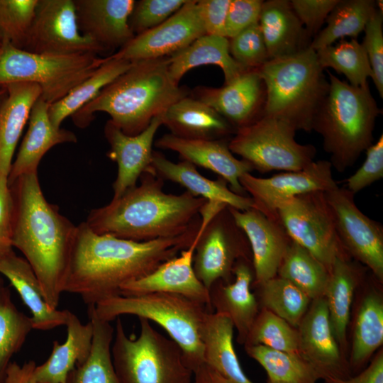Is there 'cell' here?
I'll return each instance as SVG.
<instances>
[{
  "label": "cell",
  "instance_id": "obj_35",
  "mask_svg": "<svg viewBox=\"0 0 383 383\" xmlns=\"http://www.w3.org/2000/svg\"><path fill=\"white\" fill-rule=\"evenodd\" d=\"M88 314L93 328L91 350L87 360L70 372L67 383H120L111 352L114 329L96 316L94 306H88Z\"/></svg>",
  "mask_w": 383,
  "mask_h": 383
},
{
  "label": "cell",
  "instance_id": "obj_58",
  "mask_svg": "<svg viewBox=\"0 0 383 383\" xmlns=\"http://www.w3.org/2000/svg\"><path fill=\"white\" fill-rule=\"evenodd\" d=\"M1 44H2V41L0 40V48H1Z\"/></svg>",
  "mask_w": 383,
  "mask_h": 383
},
{
  "label": "cell",
  "instance_id": "obj_13",
  "mask_svg": "<svg viewBox=\"0 0 383 383\" xmlns=\"http://www.w3.org/2000/svg\"><path fill=\"white\" fill-rule=\"evenodd\" d=\"M246 239L235 225L228 206L202 231H199L193 267L197 278L208 289L218 280L232 282L236 262L250 259L251 250Z\"/></svg>",
  "mask_w": 383,
  "mask_h": 383
},
{
  "label": "cell",
  "instance_id": "obj_40",
  "mask_svg": "<svg viewBox=\"0 0 383 383\" xmlns=\"http://www.w3.org/2000/svg\"><path fill=\"white\" fill-rule=\"evenodd\" d=\"M247 354L266 371L274 383H316L321 379L315 368L299 354L274 350L263 345H245Z\"/></svg>",
  "mask_w": 383,
  "mask_h": 383
},
{
  "label": "cell",
  "instance_id": "obj_12",
  "mask_svg": "<svg viewBox=\"0 0 383 383\" xmlns=\"http://www.w3.org/2000/svg\"><path fill=\"white\" fill-rule=\"evenodd\" d=\"M22 49L48 55H98L104 51L80 33L74 0H38Z\"/></svg>",
  "mask_w": 383,
  "mask_h": 383
},
{
  "label": "cell",
  "instance_id": "obj_18",
  "mask_svg": "<svg viewBox=\"0 0 383 383\" xmlns=\"http://www.w3.org/2000/svg\"><path fill=\"white\" fill-rule=\"evenodd\" d=\"M192 97L211 107L237 130L262 116L265 88L257 69L250 70L221 87H196Z\"/></svg>",
  "mask_w": 383,
  "mask_h": 383
},
{
  "label": "cell",
  "instance_id": "obj_15",
  "mask_svg": "<svg viewBox=\"0 0 383 383\" xmlns=\"http://www.w3.org/2000/svg\"><path fill=\"white\" fill-rule=\"evenodd\" d=\"M239 182L250 196L253 208L277 220V209L286 200L313 192H326L335 186L330 161H313L304 169L260 178L243 174Z\"/></svg>",
  "mask_w": 383,
  "mask_h": 383
},
{
  "label": "cell",
  "instance_id": "obj_49",
  "mask_svg": "<svg viewBox=\"0 0 383 383\" xmlns=\"http://www.w3.org/2000/svg\"><path fill=\"white\" fill-rule=\"evenodd\" d=\"M383 177V135L366 150L362 166L347 179V189L353 194Z\"/></svg>",
  "mask_w": 383,
  "mask_h": 383
},
{
  "label": "cell",
  "instance_id": "obj_54",
  "mask_svg": "<svg viewBox=\"0 0 383 383\" xmlns=\"http://www.w3.org/2000/svg\"><path fill=\"white\" fill-rule=\"evenodd\" d=\"M325 383H383V352L374 356L369 366L355 377L345 379L326 378Z\"/></svg>",
  "mask_w": 383,
  "mask_h": 383
},
{
  "label": "cell",
  "instance_id": "obj_41",
  "mask_svg": "<svg viewBox=\"0 0 383 383\" xmlns=\"http://www.w3.org/2000/svg\"><path fill=\"white\" fill-rule=\"evenodd\" d=\"M33 329L30 317L12 301L10 289L0 278V383H3L13 356L23 347Z\"/></svg>",
  "mask_w": 383,
  "mask_h": 383
},
{
  "label": "cell",
  "instance_id": "obj_51",
  "mask_svg": "<svg viewBox=\"0 0 383 383\" xmlns=\"http://www.w3.org/2000/svg\"><path fill=\"white\" fill-rule=\"evenodd\" d=\"M263 1L231 0L226 21L225 37L230 39L259 21Z\"/></svg>",
  "mask_w": 383,
  "mask_h": 383
},
{
  "label": "cell",
  "instance_id": "obj_25",
  "mask_svg": "<svg viewBox=\"0 0 383 383\" xmlns=\"http://www.w3.org/2000/svg\"><path fill=\"white\" fill-rule=\"evenodd\" d=\"M48 106L49 104L40 97L34 104L27 131L11 167L8 186L23 174L38 173L40 160L52 147L77 142V136L73 132L52 125L48 116Z\"/></svg>",
  "mask_w": 383,
  "mask_h": 383
},
{
  "label": "cell",
  "instance_id": "obj_50",
  "mask_svg": "<svg viewBox=\"0 0 383 383\" xmlns=\"http://www.w3.org/2000/svg\"><path fill=\"white\" fill-rule=\"evenodd\" d=\"M339 0H292V7L312 38L319 32L323 23Z\"/></svg>",
  "mask_w": 383,
  "mask_h": 383
},
{
  "label": "cell",
  "instance_id": "obj_26",
  "mask_svg": "<svg viewBox=\"0 0 383 383\" xmlns=\"http://www.w3.org/2000/svg\"><path fill=\"white\" fill-rule=\"evenodd\" d=\"M147 171L165 180L177 183L195 196L217 201L239 211L253 208L250 197L238 195L231 190L222 178L212 180L205 177L187 161L174 163L160 152L153 151L152 161Z\"/></svg>",
  "mask_w": 383,
  "mask_h": 383
},
{
  "label": "cell",
  "instance_id": "obj_59",
  "mask_svg": "<svg viewBox=\"0 0 383 383\" xmlns=\"http://www.w3.org/2000/svg\"><path fill=\"white\" fill-rule=\"evenodd\" d=\"M267 383H274V382H272L267 380Z\"/></svg>",
  "mask_w": 383,
  "mask_h": 383
},
{
  "label": "cell",
  "instance_id": "obj_43",
  "mask_svg": "<svg viewBox=\"0 0 383 383\" xmlns=\"http://www.w3.org/2000/svg\"><path fill=\"white\" fill-rule=\"evenodd\" d=\"M316 53L323 69L331 67L343 74L350 85L370 89L367 78L372 79V70L363 45L356 39H342L335 45L321 48Z\"/></svg>",
  "mask_w": 383,
  "mask_h": 383
},
{
  "label": "cell",
  "instance_id": "obj_44",
  "mask_svg": "<svg viewBox=\"0 0 383 383\" xmlns=\"http://www.w3.org/2000/svg\"><path fill=\"white\" fill-rule=\"evenodd\" d=\"M260 345L274 350L299 354V332L272 311L260 308L244 345Z\"/></svg>",
  "mask_w": 383,
  "mask_h": 383
},
{
  "label": "cell",
  "instance_id": "obj_33",
  "mask_svg": "<svg viewBox=\"0 0 383 383\" xmlns=\"http://www.w3.org/2000/svg\"><path fill=\"white\" fill-rule=\"evenodd\" d=\"M233 331L227 315L207 312L201 331L204 363L232 383H254L240 366L233 346Z\"/></svg>",
  "mask_w": 383,
  "mask_h": 383
},
{
  "label": "cell",
  "instance_id": "obj_32",
  "mask_svg": "<svg viewBox=\"0 0 383 383\" xmlns=\"http://www.w3.org/2000/svg\"><path fill=\"white\" fill-rule=\"evenodd\" d=\"M209 65L221 67L224 75V84L250 70L232 57L229 51V39L223 36L204 35L168 57L169 74L177 84L191 69Z\"/></svg>",
  "mask_w": 383,
  "mask_h": 383
},
{
  "label": "cell",
  "instance_id": "obj_57",
  "mask_svg": "<svg viewBox=\"0 0 383 383\" xmlns=\"http://www.w3.org/2000/svg\"><path fill=\"white\" fill-rule=\"evenodd\" d=\"M7 96V89L5 86H0V105Z\"/></svg>",
  "mask_w": 383,
  "mask_h": 383
},
{
  "label": "cell",
  "instance_id": "obj_6",
  "mask_svg": "<svg viewBox=\"0 0 383 383\" xmlns=\"http://www.w3.org/2000/svg\"><path fill=\"white\" fill-rule=\"evenodd\" d=\"M328 74L329 89L312 130L321 135L332 167L343 172L372 144L375 121L381 111L370 89L355 87Z\"/></svg>",
  "mask_w": 383,
  "mask_h": 383
},
{
  "label": "cell",
  "instance_id": "obj_46",
  "mask_svg": "<svg viewBox=\"0 0 383 383\" xmlns=\"http://www.w3.org/2000/svg\"><path fill=\"white\" fill-rule=\"evenodd\" d=\"M232 57L246 70H255L269 60L259 23L229 39Z\"/></svg>",
  "mask_w": 383,
  "mask_h": 383
},
{
  "label": "cell",
  "instance_id": "obj_55",
  "mask_svg": "<svg viewBox=\"0 0 383 383\" xmlns=\"http://www.w3.org/2000/svg\"><path fill=\"white\" fill-rule=\"evenodd\" d=\"M35 366L36 363L33 360L25 362L22 365L11 362L3 383H38L34 375Z\"/></svg>",
  "mask_w": 383,
  "mask_h": 383
},
{
  "label": "cell",
  "instance_id": "obj_27",
  "mask_svg": "<svg viewBox=\"0 0 383 383\" xmlns=\"http://www.w3.org/2000/svg\"><path fill=\"white\" fill-rule=\"evenodd\" d=\"M259 25L269 60L309 48L311 38L294 11L290 1H263Z\"/></svg>",
  "mask_w": 383,
  "mask_h": 383
},
{
  "label": "cell",
  "instance_id": "obj_42",
  "mask_svg": "<svg viewBox=\"0 0 383 383\" xmlns=\"http://www.w3.org/2000/svg\"><path fill=\"white\" fill-rule=\"evenodd\" d=\"M255 287L260 308L272 311L297 328L312 301L308 295L277 275Z\"/></svg>",
  "mask_w": 383,
  "mask_h": 383
},
{
  "label": "cell",
  "instance_id": "obj_37",
  "mask_svg": "<svg viewBox=\"0 0 383 383\" xmlns=\"http://www.w3.org/2000/svg\"><path fill=\"white\" fill-rule=\"evenodd\" d=\"M377 7L373 0H339L326 19V26L313 38L309 48L316 51L346 36L355 39Z\"/></svg>",
  "mask_w": 383,
  "mask_h": 383
},
{
  "label": "cell",
  "instance_id": "obj_29",
  "mask_svg": "<svg viewBox=\"0 0 383 383\" xmlns=\"http://www.w3.org/2000/svg\"><path fill=\"white\" fill-rule=\"evenodd\" d=\"M0 274L9 281L29 309L33 329L48 331L65 326L70 311L52 309L48 306L40 282L25 258L11 251L0 260Z\"/></svg>",
  "mask_w": 383,
  "mask_h": 383
},
{
  "label": "cell",
  "instance_id": "obj_8",
  "mask_svg": "<svg viewBox=\"0 0 383 383\" xmlns=\"http://www.w3.org/2000/svg\"><path fill=\"white\" fill-rule=\"evenodd\" d=\"M138 337L128 336L116 318L111 357L120 383H191L193 372L180 347L139 318Z\"/></svg>",
  "mask_w": 383,
  "mask_h": 383
},
{
  "label": "cell",
  "instance_id": "obj_24",
  "mask_svg": "<svg viewBox=\"0 0 383 383\" xmlns=\"http://www.w3.org/2000/svg\"><path fill=\"white\" fill-rule=\"evenodd\" d=\"M233 280L216 282L209 289L213 312L227 315L238 332L237 340L245 344L249 331L258 314L257 297L251 292L254 280L252 260H238L233 269Z\"/></svg>",
  "mask_w": 383,
  "mask_h": 383
},
{
  "label": "cell",
  "instance_id": "obj_9",
  "mask_svg": "<svg viewBox=\"0 0 383 383\" xmlns=\"http://www.w3.org/2000/svg\"><path fill=\"white\" fill-rule=\"evenodd\" d=\"M96 54H37L4 41L0 48V86L16 82L39 85L49 105L65 97L107 60Z\"/></svg>",
  "mask_w": 383,
  "mask_h": 383
},
{
  "label": "cell",
  "instance_id": "obj_1",
  "mask_svg": "<svg viewBox=\"0 0 383 383\" xmlns=\"http://www.w3.org/2000/svg\"><path fill=\"white\" fill-rule=\"evenodd\" d=\"M200 226L201 221L177 237L137 242L97 234L83 222L77 226L64 292L79 296L88 306L119 295L122 286L189 248Z\"/></svg>",
  "mask_w": 383,
  "mask_h": 383
},
{
  "label": "cell",
  "instance_id": "obj_30",
  "mask_svg": "<svg viewBox=\"0 0 383 383\" xmlns=\"http://www.w3.org/2000/svg\"><path fill=\"white\" fill-rule=\"evenodd\" d=\"M65 326V341H53L49 357L35 366L34 375L38 383H67L70 372L82 364L89 355L93 337L91 321L82 323L70 311Z\"/></svg>",
  "mask_w": 383,
  "mask_h": 383
},
{
  "label": "cell",
  "instance_id": "obj_28",
  "mask_svg": "<svg viewBox=\"0 0 383 383\" xmlns=\"http://www.w3.org/2000/svg\"><path fill=\"white\" fill-rule=\"evenodd\" d=\"M7 96L0 105V178H7L13 154L34 104L41 96L39 85L16 82L5 85Z\"/></svg>",
  "mask_w": 383,
  "mask_h": 383
},
{
  "label": "cell",
  "instance_id": "obj_17",
  "mask_svg": "<svg viewBox=\"0 0 383 383\" xmlns=\"http://www.w3.org/2000/svg\"><path fill=\"white\" fill-rule=\"evenodd\" d=\"M299 355L320 374L321 379H345L349 364L332 331L323 297L313 299L297 327Z\"/></svg>",
  "mask_w": 383,
  "mask_h": 383
},
{
  "label": "cell",
  "instance_id": "obj_21",
  "mask_svg": "<svg viewBox=\"0 0 383 383\" xmlns=\"http://www.w3.org/2000/svg\"><path fill=\"white\" fill-rule=\"evenodd\" d=\"M161 116L153 118L144 131L135 135L125 134L110 120L106 123L104 135L110 145L107 157L118 166L117 176L113 183V199L119 198L136 186L141 174L150 167L154 138L162 125Z\"/></svg>",
  "mask_w": 383,
  "mask_h": 383
},
{
  "label": "cell",
  "instance_id": "obj_48",
  "mask_svg": "<svg viewBox=\"0 0 383 383\" xmlns=\"http://www.w3.org/2000/svg\"><path fill=\"white\" fill-rule=\"evenodd\" d=\"M383 15L377 6L365 28L363 45L373 73L372 80L381 98L383 97Z\"/></svg>",
  "mask_w": 383,
  "mask_h": 383
},
{
  "label": "cell",
  "instance_id": "obj_4",
  "mask_svg": "<svg viewBox=\"0 0 383 383\" xmlns=\"http://www.w3.org/2000/svg\"><path fill=\"white\" fill-rule=\"evenodd\" d=\"M188 93L187 88L170 78L168 57L133 61L126 72L75 112L72 118L75 126L84 128L94 120L96 113L105 112L123 133L135 135Z\"/></svg>",
  "mask_w": 383,
  "mask_h": 383
},
{
  "label": "cell",
  "instance_id": "obj_2",
  "mask_svg": "<svg viewBox=\"0 0 383 383\" xmlns=\"http://www.w3.org/2000/svg\"><path fill=\"white\" fill-rule=\"evenodd\" d=\"M13 199L12 245L36 275L48 306L56 309L67 278L77 226L45 199L38 173L9 186Z\"/></svg>",
  "mask_w": 383,
  "mask_h": 383
},
{
  "label": "cell",
  "instance_id": "obj_20",
  "mask_svg": "<svg viewBox=\"0 0 383 383\" xmlns=\"http://www.w3.org/2000/svg\"><path fill=\"white\" fill-rule=\"evenodd\" d=\"M197 240L198 235L189 248L180 252L179 256L165 261L147 275L122 286L120 294L136 296L155 292L170 293L201 303L213 312L209 291L197 278L193 267Z\"/></svg>",
  "mask_w": 383,
  "mask_h": 383
},
{
  "label": "cell",
  "instance_id": "obj_3",
  "mask_svg": "<svg viewBox=\"0 0 383 383\" xmlns=\"http://www.w3.org/2000/svg\"><path fill=\"white\" fill-rule=\"evenodd\" d=\"M140 184L106 205L92 209L84 221L96 233L137 242L179 236L200 221L206 199L186 191L165 193L164 180L146 171Z\"/></svg>",
  "mask_w": 383,
  "mask_h": 383
},
{
  "label": "cell",
  "instance_id": "obj_52",
  "mask_svg": "<svg viewBox=\"0 0 383 383\" xmlns=\"http://www.w3.org/2000/svg\"><path fill=\"white\" fill-rule=\"evenodd\" d=\"M231 0H199L197 9L206 35L225 37V26Z\"/></svg>",
  "mask_w": 383,
  "mask_h": 383
},
{
  "label": "cell",
  "instance_id": "obj_10",
  "mask_svg": "<svg viewBox=\"0 0 383 383\" xmlns=\"http://www.w3.org/2000/svg\"><path fill=\"white\" fill-rule=\"evenodd\" d=\"M296 131L279 119L262 115L237 129L228 148L260 172L299 171L313 161L316 150L312 145L297 143Z\"/></svg>",
  "mask_w": 383,
  "mask_h": 383
},
{
  "label": "cell",
  "instance_id": "obj_5",
  "mask_svg": "<svg viewBox=\"0 0 383 383\" xmlns=\"http://www.w3.org/2000/svg\"><path fill=\"white\" fill-rule=\"evenodd\" d=\"M257 70L265 88L262 115L279 119L296 131H311L329 89L316 51L308 48L270 59Z\"/></svg>",
  "mask_w": 383,
  "mask_h": 383
},
{
  "label": "cell",
  "instance_id": "obj_39",
  "mask_svg": "<svg viewBox=\"0 0 383 383\" xmlns=\"http://www.w3.org/2000/svg\"><path fill=\"white\" fill-rule=\"evenodd\" d=\"M383 343V301L372 292L362 301L356 318L349 365L362 367Z\"/></svg>",
  "mask_w": 383,
  "mask_h": 383
},
{
  "label": "cell",
  "instance_id": "obj_56",
  "mask_svg": "<svg viewBox=\"0 0 383 383\" xmlns=\"http://www.w3.org/2000/svg\"><path fill=\"white\" fill-rule=\"evenodd\" d=\"M193 383H232L205 363L193 372Z\"/></svg>",
  "mask_w": 383,
  "mask_h": 383
},
{
  "label": "cell",
  "instance_id": "obj_22",
  "mask_svg": "<svg viewBox=\"0 0 383 383\" xmlns=\"http://www.w3.org/2000/svg\"><path fill=\"white\" fill-rule=\"evenodd\" d=\"M155 145L160 149L176 152L183 160L218 174L234 193L240 196L246 193L239 179L253 168L245 160L235 157L223 139H187L168 133L157 139Z\"/></svg>",
  "mask_w": 383,
  "mask_h": 383
},
{
  "label": "cell",
  "instance_id": "obj_11",
  "mask_svg": "<svg viewBox=\"0 0 383 383\" xmlns=\"http://www.w3.org/2000/svg\"><path fill=\"white\" fill-rule=\"evenodd\" d=\"M278 221L291 239L330 271L338 257H350L335 227L324 192L297 195L282 202L277 209Z\"/></svg>",
  "mask_w": 383,
  "mask_h": 383
},
{
  "label": "cell",
  "instance_id": "obj_38",
  "mask_svg": "<svg viewBox=\"0 0 383 383\" xmlns=\"http://www.w3.org/2000/svg\"><path fill=\"white\" fill-rule=\"evenodd\" d=\"M277 275L294 284L313 300L323 297L329 271L307 250L291 240Z\"/></svg>",
  "mask_w": 383,
  "mask_h": 383
},
{
  "label": "cell",
  "instance_id": "obj_53",
  "mask_svg": "<svg viewBox=\"0 0 383 383\" xmlns=\"http://www.w3.org/2000/svg\"><path fill=\"white\" fill-rule=\"evenodd\" d=\"M13 199L7 178H0V260L13 251Z\"/></svg>",
  "mask_w": 383,
  "mask_h": 383
},
{
  "label": "cell",
  "instance_id": "obj_36",
  "mask_svg": "<svg viewBox=\"0 0 383 383\" xmlns=\"http://www.w3.org/2000/svg\"><path fill=\"white\" fill-rule=\"evenodd\" d=\"M131 63L129 60L113 57L112 55L108 56L106 61L91 75L62 99L49 105L48 112L52 125L61 128L65 118L93 100L106 86L126 72Z\"/></svg>",
  "mask_w": 383,
  "mask_h": 383
},
{
  "label": "cell",
  "instance_id": "obj_23",
  "mask_svg": "<svg viewBox=\"0 0 383 383\" xmlns=\"http://www.w3.org/2000/svg\"><path fill=\"white\" fill-rule=\"evenodd\" d=\"M80 33L104 50L122 48L134 34L129 26L134 0H74Z\"/></svg>",
  "mask_w": 383,
  "mask_h": 383
},
{
  "label": "cell",
  "instance_id": "obj_34",
  "mask_svg": "<svg viewBox=\"0 0 383 383\" xmlns=\"http://www.w3.org/2000/svg\"><path fill=\"white\" fill-rule=\"evenodd\" d=\"M360 279V270L350 257H338L329 271L324 292L333 335L344 355L353 298Z\"/></svg>",
  "mask_w": 383,
  "mask_h": 383
},
{
  "label": "cell",
  "instance_id": "obj_45",
  "mask_svg": "<svg viewBox=\"0 0 383 383\" xmlns=\"http://www.w3.org/2000/svg\"><path fill=\"white\" fill-rule=\"evenodd\" d=\"M38 0H0V40L22 49Z\"/></svg>",
  "mask_w": 383,
  "mask_h": 383
},
{
  "label": "cell",
  "instance_id": "obj_31",
  "mask_svg": "<svg viewBox=\"0 0 383 383\" xmlns=\"http://www.w3.org/2000/svg\"><path fill=\"white\" fill-rule=\"evenodd\" d=\"M161 117L171 134L187 139H223L236 131L211 107L188 96L171 105Z\"/></svg>",
  "mask_w": 383,
  "mask_h": 383
},
{
  "label": "cell",
  "instance_id": "obj_14",
  "mask_svg": "<svg viewBox=\"0 0 383 383\" xmlns=\"http://www.w3.org/2000/svg\"><path fill=\"white\" fill-rule=\"evenodd\" d=\"M338 238L345 250L383 281L382 226L365 215L356 206L354 195L338 185L324 192Z\"/></svg>",
  "mask_w": 383,
  "mask_h": 383
},
{
  "label": "cell",
  "instance_id": "obj_47",
  "mask_svg": "<svg viewBox=\"0 0 383 383\" xmlns=\"http://www.w3.org/2000/svg\"><path fill=\"white\" fill-rule=\"evenodd\" d=\"M187 1H135L129 18V26L134 35L159 26L177 12Z\"/></svg>",
  "mask_w": 383,
  "mask_h": 383
},
{
  "label": "cell",
  "instance_id": "obj_19",
  "mask_svg": "<svg viewBox=\"0 0 383 383\" xmlns=\"http://www.w3.org/2000/svg\"><path fill=\"white\" fill-rule=\"evenodd\" d=\"M235 225L245 234L251 250L254 286L274 277L291 239L280 223L251 208L228 206Z\"/></svg>",
  "mask_w": 383,
  "mask_h": 383
},
{
  "label": "cell",
  "instance_id": "obj_16",
  "mask_svg": "<svg viewBox=\"0 0 383 383\" xmlns=\"http://www.w3.org/2000/svg\"><path fill=\"white\" fill-rule=\"evenodd\" d=\"M196 1L187 0L165 21L135 35L112 56L131 62L170 57L206 35Z\"/></svg>",
  "mask_w": 383,
  "mask_h": 383
},
{
  "label": "cell",
  "instance_id": "obj_7",
  "mask_svg": "<svg viewBox=\"0 0 383 383\" xmlns=\"http://www.w3.org/2000/svg\"><path fill=\"white\" fill-rule=\"evenodd\" d=\"M206 307L183 296L155 292L116 295L97 303L94 310L99 319L108 322L122 315H133L157 323L180 347L194 372L204 363L201 331L209 311Z\"/></svg>",
  "mask_w": 383,
  "mask_h": 383
}]
</instances>
